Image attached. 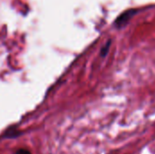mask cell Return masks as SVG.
Masks as SVG:
<instances>
[{
  "instance_id": "6da1fadb",
  "label": "cell",
  "mask_w": 155,
  "mask_h": 154,
  "mask_svg": "<svg viewBox=\"0 0 155 154\" xmlns=\"http://www.w3.org/2000/svg\"><path fill=\"white\" fill-rule=\"evenodd\" d=\"M137 12H138V10L137 9H134V8L125 10L119 16H117V18L114 20V26L116 29H123V28H124L127 25V24L130 22V20L137 14Z\"/></svg>"
},
{
  "instance_id": "7a4b0ae2",
  "label": "cell",
  "mask_w": 155,
  "mask_h": 154,
  "mask_svg": "<svg viewBox=\"0 0 155 154\" xmlns=\"http://www.w3.org/2000/svg\"><path fill=\"white\" fill-rule=\"evenodd\" d=\"M111 44H112V40L109 39V40L107 41V43H106V44L101 48V50H100V56H101V57H105V56L108 54V53H109V51H110Z\"/></svg>"
},
{
  "instance_id": "3957f363",
  "label": "cell",
  "mask_w": 155,
  "mask_h": 154,
  "mask_svg": "<svg viewBox=\"0 0 155 154\" xmlns=\"http://www.w3.org/2000/svg\"><path fill=\"white\" fill-rule=\"evenodd\" d=\"M15 154H32L30 151H28L27 149H25V148H21V149H18Z\"/></svg>"
}]
</instances>
